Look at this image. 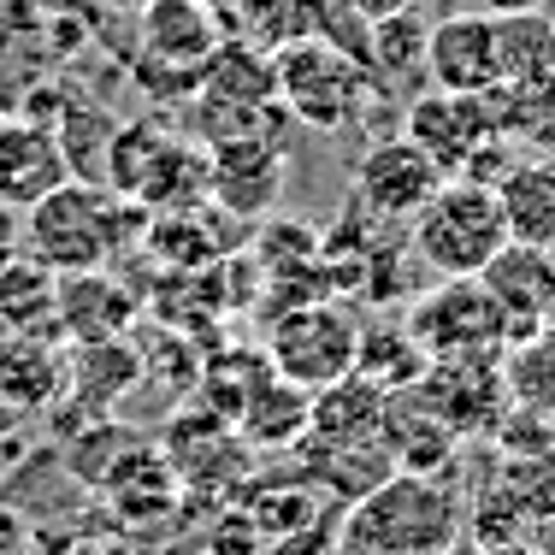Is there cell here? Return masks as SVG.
Masks as SVG:
<instances>
[{
	"mask_svg": "<svg viewBox=\"0 0 555 555\" xmlns=\"http://www.w3.org/2000/svg\"><path fill=\"white\" fill-rule=\"evenodd\" d=\"M414 402L461 438V431H485V426L496 431L508 390H502V373L491 361H431L414 385Z\"/></svg>",
	"mask_w": 555,
	"mask_h": 555,
	"instance_id": "cell-12",
	"label": "cell"
},
{
	"mask_svg": "<svg viewBox=\"0 0 555 555\" xmlns=\"http://www.w3.org/2000/svg\"><path fill=\"white\" fill-rule=\"evenodd\" d=\"M272 72H278V107H284V118H296L308 130H325V137L349 130L378 101L366 65L354 54H343V48H332L325 36L278 48Z\"/></svg>",
	"mask_w": 555,
	"mask_h": 555,
	"instance_id": "cell-4",
	"label": "cell"
},
{
	"mask_svg": "<svg viewBox=\"0 0 555 555\" xmlns=\"http://www.w3.org/2000/svg\"><path fill=\"white\" fill-rule=\"evenodd\" d=\"M402 137L420 154H431V166L443 178H461L467 160L496 137L491 125V101L485 95H449V89H420L402 113Z\"/></svg>",
	"mask_w": 555,
	"mask_h": 555,
	"instance_id": "cell-8",
	"label": "cell"
},
{
	"mask_svg": "<svg viewBox=\"0 0 555 555\" xmlns=\"http://www.w3.org/2000/svg\"><path fill=\"white\" fill-rule=\"evenodd\" d=\"M449 555H467V550H461V544H455V550H449Z\"/></svg>",
	"mask_w": 555,
	"mask_h": 555,
	"instance_id": "cell-32",
	"label": "cell"
},
{
	"mask_svg": "<svg viewBox=\"0 0 555 555\" xmlns=\"http://www.w3.org/2000/svg\"><path fill=\"white\" fill-rule=\"evenodd\" d=\"M426 83L449 95H491L502 83V48L491 12H449L426 36Z\"/></svg>",
	"mask_w": 555,
	"mask_h": 555,
	"instance_id": "cell-11",
	"label": "cell"
},
{
	"mask_svg": "<svg viewBox=\"0 0 555 555\" xmlns=\"http://www.w3.org/2000/svg\"><path fill=\"white\" fill-rule=\"evenodd\" d=\"M408 231V255L438 278H479L508 248V224L491 183L479 178H443L438 195L420 207Z\"/></svg>",
	"mask_w": 555,
	"mask_h": 555,
	"instance_id": "cell-3",
	"label": "cell"
},
{
	"mask_svg": "<svg viewBox=\"0 0 555 555\" xmlns=\"http://www.w3.org/2000/svg\"><path fill=\"white\" fill-rule=\"evenodd\" d=\"M479 12H491V18H520V12H550V0H479Z\"/></svg>",
	"mask_w": 555,
	"mask_h": 555,
	"instance_id": "cell-28",
	"label": "cell"
},
{
	"mask_svg": "<svg viewBox=\"0 0 555 555\" xmlns=\"http://www.w3.org/2000/svg\"><path fill=\"white\" fill-rule=\"evenodd\" d=\"M30 520L18 508H0V555H30Z\"/></svg>",
	"mask_w": 555,
	"mask_h": 555,
	"instance_id": "cell-26",
	"label": "cell"
},
{
	"mask_svg": "<svg viewBox=\"0 0 555 555\" xmlns=\"http://www.w3.org/2000/svg\"><path fill=\"white\" fill-rule=\"evenodd\" d=\"M137 320V296L118 278L101 272H60V308H54V332L72 343H113L130 332Z\"/></svg>",
	"mask_w": 555,
	"mask_h": 555,
	"instance_id": "cell-15",
	"label": "cell"
},
{
	"mask_svg": "<svg viewBox=\"0 0 555 555\" xmlns=\"http://www.w3.org/2000/svg\"><path fill=\"white\" fill-rule=\"evenodd\" d=\"M65 178H72V166H65L54 125L30 113H0V202L24 214L48 190H60Z\"/></svg>",
	"mask_w": 555,
	"mask_h": 555,
	"instance_id": "cell-13",
	"label": "cell"
},
{
	"mask_svg": "<svg viewBox=\"0 0 555 555\" xmlns=\"http://www.w3.org/2000/svg\"><path fill=\"white\" fill-rule=\"evenodd\" d=\"M426 349L414 343V332H361V349H354V373L378 390H414L420 373H426Z\"/></svg>",
	"mask_w": 555,
	"mask_h": 555,
	"instance_id": "cell-22",
	"label": "cell"
},
{
	"mask_svg": "<svg viewBox=\"0 0 555 555\" xmlns=\"http://www.w3.org/2000/svg\"><path fill=\"white\" fill-rule=\"evenodd\" d=\"M224 36H231V24L219 18L207 0H149V7L137 12V77L142 89H183V95H195V83H202L207 60L224 48Z\"/></svg>",
	"mask_w": 555,
	"mask_h": 555,
	"instance_id": "cell-5",
	"label": "cell"
},
{
	"mask_svg": "<svg viewBox=\"0 0 555 555\" xmlns=\"http://www.w3.org/2000/svg\"><path fill=\"white\" fill-rule=\"evenodd\" d=\"M479 284L496 296L502 320H508V337H520V332H532V325L555 320V248L508 243L491 267L479 272Z\"/></svg>",
	"mask_w": 555,
	"mask_h": 555,
	"instance_id": "cell-14",
	"label": "cell"
},
{
	"mask_svg": "<svg viewBox=\"0 0 555 555\" xmlns=\"http://www.w3.org/2000/svg\"><path fill=\"white\" fill-rule=\"evenodd\" d=\"M354 349H361V325L332 301H301L267 332V366L301 390H325L349 378Z\"/></svg>",
	"mask_w": 555,
	"mask_h": 555,
	"instance_id": "cell-6",
	"label": "cell"
},
{
	"mask_svg": "<svg viewBox=\"0 0 555 555\" xmlns=\"http://www.w3.org/2000/svg\"><path fill=\"white\" fill-rule=\"evenodd\" d=\"M426 36L431 24L420 12H396V18H378L373 36H366V77H373L378 95H402L414 101L426 83Z\"/></svg>",
	"mask_w": 555,
	"mask_h": 555,
	"instance_id": "cell-16",
	"label": "cell"
},
{
	"mask_svg": "<svg viewBox=\"0 0 555 555\" xmlns=\"http://www.w3.org/2000/svg\"><path fill=\"white\" fill-rule=\"evenodd\" d=\"M308 414H313V390L267 373L248 390V402L236 408V431L248 443H301L308 438Z\"/></svg>",
	"mask_w": 555,
	"mask_h": 555,
	"instance_id": "cell-19",
	"label": "cell"
},
{
	"mask_svg": "<svg viewBox=\"0 0 555 555\" xmlns=\"http://www.w3.org/2000/svg\"><path fill=\"white\" fill-rule=\"evenodd\" d=\"M354 12H361L366 24H378V18H396V12H414L420 0H349Z\"/></svg>",
	"mask_w": 555,
	"mask_h": 555,
	"instance_id": "cell-27",
	"label": "cell"
},
{
	"mask_svg": "<svg viewBox=\"0 0 555 555\" xmlns=\"http://www.w3.org/2000/svg\"><path fill=\"white\" fill-rule=\"evenodd\" d=\"M207 7H214V12H219V18H224V24H231V12H236V7H243V0H207Z\"/></svg>",
	"mask_w": 555,
	"mask_h": 555,
	"instance_id": "cell-31",
	"label": "cell"
},
{
	"mask_svg": "<svg viewBox=\"0 0 555 555\" xmlns=\"http://www.w3.org/2000/svg\"><path fill=\"white\" fill-rule=\"evenodd\" d=\"M496 373H502V390H508V408L555 420V320L508 337Z\"/></svg>",
	"mask_w": 555,
	"mask_h": 555,
	"instance_id": "cell-18",
	"label": "cell"
},
{
	"mask_svg": "<svg viewBox=\"0 0 555 555\" xmlns=\"http://www.w3.org/2000/svg\"><path fill=\"white\" fill-rule=\"evenodd\" d=\"M142 207L95 178H65L36 207H24V255H36L54 272H101L113 255L137 248Z\"/></svg>",
	"mask_w": 555,
	"mask_h": 555,
	"instance_id": "cell-1",
	"label": "cell"
},
{
	"mask_svg": "<svg viewBox=\"0 0 555 555\" xmlns=\"http://www.w3.org/2000/svg\"><path fill=\"white\" fill-rule=\"evenodd\" d=\"M320 18H325V0H243V7L231 12V36L278 54V48H289V42L320 36Z\"/></svg>",
	"mask_w": 555,
	"mask_h": 555,
	"instance_id": "cell-21",
	"label": "cell"
},
{
	"mask_svg": "<svg viewBox=\"0 0 555 555\" xmlns=\"http://www.w3.org/2000/svg\"><path fill=\"white\" fill-rule=\"evenodd\" d=\"M550 12H555V0H550Z\"/></svg>",
	"mask_w": 555,
	"mask_h": 555,
	"instance_id": "cell-33",
	"label": "cell"
},
{
	"mask_svg": "<svg viewBox=\"0 0 555 555\" xmlns=\"http://www.w3.org/2000/svg\"><path fill=\"white\" fill-rule=\"evenodd\" d=\"M95 7H113V12H125V18H137V12L149 7V0H95Z\"/></svg>",
	"mask_w": 555,
	"mask_h": 555,
	"instance_id": "cell-29",
	"label": "cell"
},
{
	"mask_svg": "<svg viewBox=\"0 0 555 555\" xmlns=\"http://www.w3.org/2000/svg\"><path fill=\"white\" fill-rule=\"evenodd\" d=\"M461 544V496L438 473H390L349 502L337 555H449Z\"/></svg>",
	"mask_w": 555,
	"mask_h": 555,
	"instance_id": "cell-2",
	"label": "cell"
},
{
	"mask_svg": "<svg viewBox=\"0 0 555 555\" xmlns=\"http://www.w3.org/2000/svg\"><path fill=\"white\" fill-rule=\"evenodd\" d=\"M408 332L426 349V361H496L508 343V320L479 278H443V289H431L414 308Z\"/></svg>",
	"mask_w": 555,
	"mask_h": 555,
	"instance_id": "cell-7",
	"label": "cell"
},
{
	"mask_svg": "<svg viewBox=\"0 0 555 555\" xmlns=\"http://www.w3.org/2000/svg\"><path fill=\"white\" fill-rule=\"evenodd\" d=\"M443 171L408 137H385L354 160V207L373 219H414L438 195Z\"/></svg>",
	"mask_w": 555,
	"mask_h": 555,
	"instance_id": "cell-10",
	"label": "cell"
},
{
	"mask_svg": "<svg viewBox=\"0 0 555 555\" xmlns=\"http://www.w3.org/2000/svg\"><path fill=\"white\" fill-rule=\"evenodd\" d=\"M54 385H60V361L48 354L42 337H12L0 349V402L36 408L54 396Z\"/></svg>",
	"mask_w": 555,
	"mask_h": 555,
	"instance_id": "cell-23",
	"label": "cell"
},
{
	"mask_svg": "<svg viewBox=\"0 0 555 555\" xmlns=\"http://www.w3.org/2000/svg\"><path fill=\"white\" fill-rule=\"evenodd\" d=\"M502 202V224L508 243L526 248H555V166L550 160H514L491 183Z\"/></svg>",
	"mask_w": 555,
	"mask_h": 555,
	"instance_id": "cell-17",
	"label": "cell"
},
{
	"mask_svg": "<svg viewBox=\"0 0 555 555\" xmlns=\"http://www.w3.org/2000/svg\"><path fill=\"white\" fill-rule=\"evenodd\" d=\"M260 555H337V532L320 526V520H308V526H296V532H284V538H267Z\"/></svg>",
	"mask_w": 555,
	"mask_h": 555,
	"instance_id": "cell-24",
	"label": "cell"
},
{
	"mask_svg": "<svg viewBox=\"0 0 555 555\" xmlns=\"http://www.w3.org/2000/svg\"><path fill=\"white\" fill-rule=\"evenodd\" d=\"M18 255H24V214L0 202V272H7Z\"/></svg>",
	"mask_w": 555,
	"mask_h": 555,
	"instance_id": "cell-25",
	"label": "cell"
},
{
	"mask_svg": "<svg viewBox=\"0 0 555 555\" xmlns=\"http://www.w3.org/2000/svg\"><path fill=\"white\" fill-rule=\"evenodd\" d=\"M54 308H60L54 267H42L36 255H18L0 272V320L18 337H54Z\"/></svg>",
	"mask_w": 555,
	"mask_h": 555,
	"instance_id": "cell-20",
	"label": "cell"
},
{
	"mask_svg": "<svg viewBox=\"0 0 555 555\" xmlns=\"http://www.w3.org/2000/svg\"><path fill=\"white\" fill-rule=\"evenodd\" d=\"M485 555H532V550H526V544H514V538H508V544H491Z\"/></svg>",
	"mask_w": 555,
	"mask_h": 555,
	"instance_id": "cell-30",
	"label": "cell"
},
{
	"mask_svg": "<svg viewBox=\"0 0 555 555\" xmlns=\"http://www.w3.org/2000/svg\"><path fill=\"white\" fill-rule=\"evenodd\" d=\"M284 195V149L272 130L231 137L207 149V202H219L236 219H267Z\"/></svg>",
	"mask_w": 555,
	"mask_h": 555,
	"instance_id": "cell-9",
	"label": "cell"
}]
</instances>
